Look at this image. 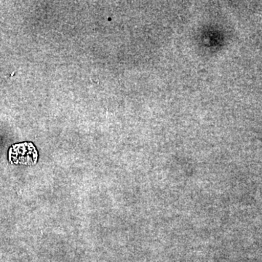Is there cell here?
I'll return each mask as SVG.
<instances>
[{
    "instance_id": "1",
    "label": "cell",
    "mask_w": 262,
    "mask_h": 262,
    "mask_svg": "<svg viewBox=\"0 0 262 262\" xmlns=\"http://www.w3.org/2000/svg\"><path fill=\"white\" fill-rule=\"evenodd\" d=\"M10 160L15 163L30 165L36 163L37 159V151L32 144H18L15 145L10 149Z\"/></svg>"
}]
</instances>
